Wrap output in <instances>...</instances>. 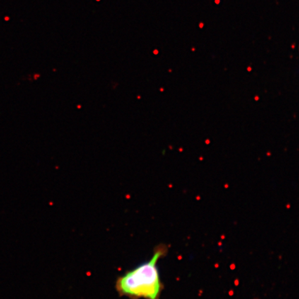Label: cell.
Segmentation results:
<instances>
[{
  "label": "cell",
  "mask_w": 299,
  "mask_h": 299,
  "mask_svg": "<svg viewBox=\"0 0 299 299\" xmlns=\"http://www.w3.org/2000/svg\"><path fill=\"white\" fill-rule=\"evenodd\" d=\"M162 255L159 249L149 261L119 276L115 285L117 293L131 299H159L162 283L157 264Z\"/></svg>",
  "instance_id": "1"
}]
</instances>
